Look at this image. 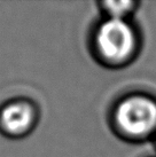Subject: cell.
Segmentation results:
<instances>
[{
    "mask_svg": "<svg viewBox=\"0 0 156 157\" xmlns=\"http://www.w3.org/2000/svg\"><path fill=\"white\" fill-rule=\"evenodd\" d=\"M138 47L139 36L130 20L104 17L93 30L92 49L102 64L126 66L135 56Z\"/></svg>",
    "mask_w": 156,
    "mask_h": 157,
    "instance_id": "cell-1",
    "label": "cell"
},
{
    "mask_svg": "<svg viewBox=\"0 0 156 157\" xmlns=\"http://www.w3.org/2000/svg\"><path fill=\"white\" fill-rule=\"evenodd\" d=\"M110 121L121 138L145 139L156 131V101L141 93L126 94L113 107Z\"/></svg>",
    "mask_w": 156,
    "mask_h": 157,
    "instance_id": "cell-2",
    "label": "cell"
},
{
    "mask_svg": "<svg viewBox=\"0 0 156 157\" xmlns=\"http://www.w3.org/2000/svg\"><path fill=\"white\" fill-rule=\"evenodd\" d=\"M38 110L24 99L10 100L0 108V131L9 138H22L36 126Z\"/></svg>",
    "mask_w": 156,
    "mask_h": 157,
    "instance_id": "cell-3",
    "label": "cell"
},
{
    "mask_svg": "<svg viewBox=\"0 0 156 157\" xmlns=\"http://www.w3.org/2000/svg\"><path fill=\"white\" fill-rule=\"evenodd\" d=\"M104 17L115 20H130L138 4L135 1H103L99 5Z\"/></svg>",
    "mask_w": 156,
    "mask_h": 157,
    "instance_id": "cell-4",
    "label": "cell"
}]
</instances>
